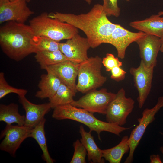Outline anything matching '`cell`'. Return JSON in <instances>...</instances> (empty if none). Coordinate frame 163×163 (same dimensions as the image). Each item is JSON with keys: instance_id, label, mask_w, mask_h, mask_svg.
Returning <instances> with one entry per match:
<instances>
[{"instance_id": "6da1fadb", "label": "cell", "mask_w": 163, "mask_h": 163, "mask_svg": "<svg viewBox=\"0 0 163 163\" xmlns=\"http://www.w3.org/2000/svg\"><path fill=\"white\" fill-rule=\"evenodd\" d=\"M48 16L70 24L82 31L92 48L105 43L117 25L108 19L102 5L98 3L95 4L86 13L75 14L56 12L48 14Z\"/></svg>"}, {"instance_id": "7a4b0ae2", "label": "cell", "mask_w": 163, "mask_h": 163, "mask_svg": "<svg viewBox=\"0 0 163 163\" xmlns=\"http://www.w3.org/2000/svg\"><path fill=\"white\" fill-rule=\"evenodd\" d=\"M34 34L29 25L9 21L0 28V45L3 52L9 58L21 61L36 53L31 40Z\"/></svg>"}, {"instance_id": "3957f363", "label": "cell", "mask_w": 163, "mask_h": 163, "mask_svg": "<svg viewBox=\"0 0 163 163\" xmlns=\"http://www.w3.org/2000/svg\"><path fill=\"white\" fill-rule=\"evenodd\" d=\"M53 109L52 114L53 118L59 120L70 119L83 124L89 128V132H96L100 141V133L102 132H109L120 136L122 132L131 128L120 126L100 120L95 117L93 113L71 104L59 106Z\"/></svg>"}, {"instance_id": "277c9868", "label": "cell", "mask_w": 163, "mask_h": 163, "mask_svg": "<svg viewBox=\"0 0 163 163\" xmlns=\"http://www.w3.org/2000/svg\"><path fill=\"white\" fill-rule=\"evenodd\" d=\"M29 25L34 35L47 37L59 42L70 39L78 33L77 28L58 19L50 18L45 12L30 20Z\"/></svg>"}, {"instance_id": "5b68a950", "label": "cell", "mask_w": 163, "mask_h": 163, "mask_svg": "<svg viewBox=\"0 0 163 163\" xmlns=\"http://www.w3.org/2000/svg\"><path fill=\"white\" fill-rule=\"evenodd\" d=\"M102 59L97 55L88 57L79 64L77 91L85 93L103 85L107 78L102 74Z\"/></svg>"}, {"instance_id": "8992f818", "label": "cell", "mask_w": 163, "mask_h": 163, "mask_svg": "<svg viewBox=\"0 0 163 163\" xmlns=\"http://www.w3.org/2000/svg\"><path fill=\"white\" fill-rule=\"evenodd\" d=\"M116 94L108 92L105 88L93 90L86 93L78 100H74L71 104L93 114L98 113L105 115L109 105Z\"/></svg>"}, {"instance_id": "52a82bcc", "label": "cell", "mask_w": 163, "mask_h": 163, "mask_svg": "<svg viewBox=\"0 0 163 163\" xmlns=\"http://www.w3.org/2000/svg\"><path fill=\"white\" fill-rule=\"evenodd\" d=\"M135 102L131 97H127L123 88L120 89L111 101L106 114L107 122L120 126L126 123V119L134 108Z\"/></svg>"}, {"instance_id": "ba28073f", "label": "cell", "mask_w": 163, "mask_h": 163, "mask_svg": "<svg viewBox=\"0 0 163 163\" xmlns=\"http://www.w3.org/2000/svg\"><path fill=\"white\" fill-rule=\"evenodd\" d=\"M163 107V96L158 99L157 104L152 108H147L142 113L141 118L138 119L139 124L133 130L129 137V154L124 163H131L133 160L134 151L138 145L147 126L155 119V115Z\"/></svg>"}, {"instance_id": "9c48e42d", "label": "cell", "mask_w": 163, "mask_h": 163, "mask_svg": "<svg viewBox=\"0 0 163 163\" xmlns=\"http://www.w3.org/2000/svg\"><path fill=\"white\" fill-rule=\"evenodd\" d=\"M32 129L24 125L6 124L0 135V139L4 138L0 144V150L14 156L22 142L30 137Z\"/></svg>"}, {"instance_id": "30bf717a", "label": "cell", "mask_w": 163, "mask_h": 163, "mask_svg": "<svg viewBox=\"0 0 163 163\" xmlns=\"http://www.w3.org/2000/svg\"><path fill=\"white\" fill-rule=\"evenodd\" d=\"M26 0H0V23L11 21L24 23L34 13L27 6Z\"/></svg>"}, {"instance_id": "8fae6325", "label": "cell", "mask_w": 163, "mask_h": 163, "mask_svg": "<svg viewBox=\"0 0 163 163\" xmlns=\"http://www.w3.org/2000/svg\"><path fill=\"white\" fill-rule=\"evenodd\" d=\"M154 68L146 66L141 61L137 67H131L129 72L133 76L134 85L139 93L137 98L139 107L141 109L150 93L152 86Z\"/></svg>"}, {"instance_id": "7c38bea8", "label": "cell", "mask_w": 163, "mask_h": 163, "mask_svg": "<svg viewBox=\"0 0 163 163\" xmlns=\"http://www.w3.org/2000/svg\"><path fill=\"white\" fill-rule=\"evenodd\" d=\"M91 47L87 38L77 34L64 43H59V50L68 60L80 64L88 58V50Z\"/></svg>"}, {"instance_id": "4fadbf2b", "label": "cell", "mask_w": 163, "mask_h": 163, "mask_svg": "<svg viewBox=\"0 0 163 163\" xmlns=\"http://www.w3.org/2000/svg\"><path fill=\"white\" fill-rule=\"evenodd\" d=\"M146 34L140 31H130L117 24L105 43L113 46L117 50L118 57L122 59L125 58L126 49L130 44Z\"/></svg>"}, {"instance_id": "5bb4252c", "label": "cell", "mask_w": 163, "mask_h": 163, "mask_svg": "<svg viewBox=\"0 0 163 163\" xmlns=\"http://www.w3.org/2000/svg\"><path fill=\"white\" fill-rule=\"evenodd\" d=\"M139 50L141 61L149 68H154L157 64V57L161 46L160 38L146 34L136 42Z\"/></svg>"}, {"instance_id": "9a60e30c", "label": "cell", "mask_w": 163, "mask_h": 163, "mask_svg": "<svg viewBox=\"0 0 163 163\" xmlns=\"http://www.w3.org/2000/svg\"><path fill=\"white\" fill-rule=\"evenodd\" d=\"M79 64L66 60L60 63L44 67L55 75L62 83L76 93V80L78 76Z\"/></svg>"}, {"instance_id": "2e32d148", "label": "cell", "mask_w": 163, "mask_h": 163, "mask_svg": "<svg viewBox=\"0 0 163 163\" xmlns=\"http://www.w3.org/2000/svg\"><path fill=\"white\" fill-rule=\"evenodd\" d=\"M19 101L24 109L25 119L24 126L33 129L42 120L52 108L49 102L41 104H35L28 100L25 96L19 97Z\"/></svg>"}, {"instance_id": "e0dca14e", "label": "cell", "mask_w": 163, "mask_h": 163, "mask_svg": "<svg viewBox=\"0 0 163 163\" xmlns=\"http://www.w3.org/2000/svg\"><path fill=\"white\" fill-rule=\"evenodd\" d=\"M132 28L147 34L160 38L163 36V17L153 15L142 20H136L129 23Z\"/></svg>"}, {"instance_id": "ac0fdd59", "label": "cell", "mask_w": 163, "mask_h": 163, "mask_svg": "<svg viewBox=\"0 0 163 163\" xmlns=\"http://www.w3.org/2000/svg\"><path fill=\"white\" fill-rule=\"evenodd\" d=\"M46 74L42 75L38 83L39 90L35 95L36 97L41 99L51 98L55 94L62 82L53 73L46 70Z\"/></svg>"}, {"instance_id": "d6986e66", "label": "cell", "mask_w": 163, "mask_h": 163, "mask_svg": "<svg viewBox=\"0 0 163 163\" xmlns=\"http://www.w3.org/2000/svg\"><path fill=\"white\" fill-rule=\"evenodd\" d=\"M79 132L81 136L80 141L87 151L88 160L93 163H104L102 150L97 145L91 132L85 131L82 125L79 127Z\"/></svg>"}, {"instance_id": "ffe728a7", "label": "cell", "mask_w": 163, "mask_h": 163, "mask_svg": "<svg viewBox=\"0 0 163 163\" xmlns=\"http://www.w3.org/2000/svg\"><path fill=\"white\" fill-rule=\"evenodd\" d=\"M25 116L21 115L18 111V105L14 103L8 105H0V121L6 124L16 123L19 126L24 125Z\"/></svg>"}, {"instance_id": "44dd1931", "label": "cell", "mask_w": 163, "mask_h": 163, "mask_svg": "<svg viewBox=\"0 0 163 163\" xmlns=\"http://www.w3.org/2000/svg\"><path fill=\"white\" fill-rule=\"evenodd\" d=\"M129 137L123 136L120 143L112 148L102 150V156L110 163H120L124 155L129 151Z\"/></svg>"}, {"instance_id": "7402d4cb", "label": "cell", "mask_w": 163, "mask_h": 163, "mask_svg": "<svg viewBox=\"0 0 163 163\" xmlns=\"http://www.w3.org/2000/svg\"><path fill=\"white\" fill-rule=\"evenodd\" d=\"M46 121L44 118L32 129L30 137L34 139L40 146L43 152L42 157L44 161L47 163H53L55 161L50 155L46 144L44 130Z\"/></svg>"}, {"instance_id": "603a6c76", "label": "cell", "mask_w": 163, "mask_h": 163, "mask_svg": "<svg viewBox=\"0 0 163 163\" xmlns=\"http://www.w3.org/2000/svg\"><path fill=\"white\" fill-rule=\"evenodd\" d=\"M35 53V58L42 69L68 60L59 50L55 51H37Z\"/></svg>"}, {"instance_id": "cb8c5ba5", "label": "cell", "mask_w": 163, "mask_h": 163, "mask_svg": "<svg viewBox=\"0 0 163 163\" xmlns=\"http://www.w3.org/2000/svg\"><path fill=\"white\" fill-rule=\"evenodd\" d=\"M76 92L62 83L55 95L49 99L52 108L59 106L71 104Z\"/></svg>"}, {"instance_id": "d4e9b609", "label": "cell", "mask_w": 163, "mask_h": 163, "mask_svg": "<svg viewBox=\"0 0 163 163\" xmlns=\"http://www.w3.org/2000/svg\"><path fill=\"white\" fill-rule=\"evenodd\" d=\"M59 43L47 37L35 35L31 40V43L35 47L36 53L37 51L59 50Z\"/></svg>"}, {"instance_id": "484cf974", "label": "cell", "mask_w": 163, "mask_h": 163, "mask_svg": "<svg viewBox=\"0 0 163 163\" xmlns=\"http://www.w3.org/2000/svg\"><path fill=\"white\" fill-rule=\"evenodd\" d=\"M27 91L24 89L17 88L9 85L7 82L3 72L0 73V99L11 93L17 94L19 97L25 96Z\"/></svg>"}, {"instance_id": "4316f807", "label": "cell", "mask_w": 163, "mask_h": 163, "mask_svg": "<svg viewBox=\"0 0 163 163\" xmlns=\"http://www.w3.org/2000/svg\"><path fill=\"white\" fill-rule=\"evenodd\" d=\"M74 149L72 158L70 163H85L87 150L80 140L77 139L73 144Z\"/></svg>"}, {"instance_id": "83f0119b", "label": "cell", "mask_w": 163, "mask_h": 163, "mask_svg": "<svg viewBox=\"0 0 163 163\" xmlns=\"http://www.w3.org/2000/svg\"><path fill=\"white\" fill-rule=\"evenodd\" d=\"M103 9L107 16L119 17L120 10L117 4V0H103Z\"/></svg>"}, {"instance_id": "f1b7e54d", "label": "cell", "mask_w": 163, "mask_h": 163, "mask_svg": "<svg viewBox=\"0 0 163 163\" xmlns=\"http://www.w3.org/2000/svg\"><path fill=\"white\" fill-rule=\"evenodd\" d=\"M102 63L107 72L110 71L115 67H121L122 65V62L119 61L118 58L110 53L106 54L105 56L102 59Z\"/></svg>"}, {"instance_id": "f546056e", "label": "cell", "mask_w": 163, "mask_h": 163, "mask_svg": "<svg viewBox=\"0 0 163 163\" xmlns=\"http://www.w3.org/2000/svg\"><path fill=\"white\" fill-rule=\"evenodd\" d=\"M110 72V78L117 82L122 81L125 78L126 72L121 67H115L111 69Z\"/></svg>"}, {"instance_id": "4dcf8cb0", "label": "cell", "mask_w": 163, "mask_h": 163, "mask_svg": "<svg viewBox=\"0 0 163 163\" xmlns=\"http://www.w3.org/2000/svg\"><path fill=\"white\" fill-rule=\"evenodd\" d=\"M150 163H162L160 156L158 154H152L150 156Z\"/></svg>"}, {"instance_id": "1f68e13d", "label": "cell", "mask_w": 163, "mask_h": 163, "mask_svg": "<svg viewBox=\"0 0 163 163\" xmlns=\"http://www.w3.org/2000/svg\"><path fill=\"white\" fill-rule=\"evenodd\" d=\"M161 46L160 51L161 52H163V36L161 38Z\"/></svg>"}, {"instance_id": "d6a6232c", "label": "cell", "mask_w": 163, "mask_h": 163, "mask_svg": "<svg viewBox=\"0 0 163 163\" xmlns=\"http://www.w3.org/2000/svg\"><path fill=\"white\" fill-rule=\"evenodd\" d=\"M88 4H91L92 0H84Z\"/></svg>"}, {"instance_id": "836d02e7", "label": "cell", "mask_w": 163, "mask_h": 163, "mask_svg": "<svg viewBox=\"0 0 163 163\" xmlns=\"http://www.w3.org/2000/svg\"><path fill=\"white\" fill-rule=\"evenodd\" d=\"M159 149L163 155V146L159 148Z\"/></svg>"}, {"instance_id": "e575fe53", "label": "cell", "mask_w": 163, "mask_h": 163, "mask_svg": "<svg viewBox=\"0 0 163 163\" xmlns=\"http://www.w3.org/2000/svg\"><path fill=\"white\" fill-rule=\"evenodd\" d=\"M158 14L160 16H161L163 15V11H161L159 12L158 13Z\"/></svg>"}, {"instance_id": "d590c367", "label": "cell", "mask_w": 163, "mask_h": 163, "mask_svg": "<svg viewBox=\"0 0 163 163\" xmlns=\"http://www.w3.org/2000/svg\"><path fill=\"white\" fill-rule=\"evenodd\" d=\"M31 0H26L27 2H30Z\"/></svg>"}, {"instance_id": "8d00e7d4", "label": "cell", "mask_w": 163, "mask_h": 163, "mask_svg": "<svg viewBox=\"0 0 163 163\" xmlns=\"http://www.w3.org/2000/svg\"><path fill=\"white\" fill-rule=\"evenodd\" d=\"M9 0L11 1H14L15 0Z\"/></svg>"}, {"instance_id": "74e56055", "label": "cell", "mask_w": 163, "mask_h": 163, "mask_svg": "<svg viewBox=\"0 0 163 163\" xmlns=\"http://www.w3.org/2000/svg\"><path fill=\"white\" fill-rule=\"evenodd\" d=\"M127 1H129L130 0H126Z\"/></svg>"}]
</instances>
